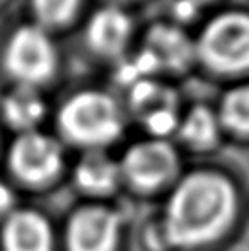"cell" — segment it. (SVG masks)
Instances as JSON below:
<instances>
[{"mask_svg":"<svg viewBox=\"0 0 249 251\" xmlns=\"http://www.w3.org/2000/svg\"><path fill=\"white\" fill-rule=\"evenodd\" d=\"M118 215L104 207H86L70 219L67 241L70 251H113Z\"/></svg>","mask_w":249,"mask_h":251,"instance_id":"52a82bcc","label":"cell"},{"mask_svg":"<svg viewBox=\"0 0 249 251\" xmlns=\"http://www.w3.org/2000/svg\"><path fill=\"white\" fill-rule=\"evenodd\" d=\"M196 51L212 69H249V14L226 12L213 17L200 34Z\"/></svg>","mask_w":249,"mask_h":251,"instance_id":"3957f363","label":"cell"},{"mask_svg":"<svg viewBox=\"0 0 249 251\" xmlns=\"http://www.w3.org/2000/svg\"><path fill=\"white\" fill-rule=\"evenodd\" d=\"M14 205V195L9 186L0 183V214H10V208Z\"/></svg>","mask_w":249,"mask_h":251,"instance_id":"e0dca14e","label":"cell"},{"mask_svg":"<svg viewBox=\"0 0 249 251\" xmlns=\"http://www.w3.org/2000/svg\"><path fill=\"white\" fill-rule=\"evenodd\" d=\"M222 120L229 128L249 133V86L232 89L222 102Z\"/></svg>","mask_w":249,"mask_h":251,"instance_id":"9a60e30c","label":"cell"},{"mask_svg":"<svg viewBox=\"0 0 249 251\" xmlns=\"http://www.w3.org/2000/svg\"><path fill=\"white\" fill-rule=\"evenodd\" d=\"M5 65L23 86L43 82L51 77L57 67L53 41L38 26L21 27L7 45Z\"/></svg>","mask_w":249,"mask_h":251,"instance_id":"277c9868","label":"cell"},{"mask_svg":"<svg viewBox=\"0 0 249 251\" xmlns=\"http://www.w3.org/2000/svg\"><path fill=\"white\" fill-rule=\"evenodd\" d=\"M174 12H176V16L180 17V19H189V17L195 14L193 0H181L176 5V9H174Z\"/></svg>","mask_w":249,"mask_h":251,"instance_id":"ac0fdd59","label":"cell"},{"mask_svg":"<svg viewBox=\"0 0 249 251\" xmlns=\"http://www.w3.org/2000/svg\"><path fill=\"white\" fill-rule=\"evenodd\" d=\"M2 245L5 251H50V226L36 212H12L3 226Z\"/></svg>","mask_w":249,"mask_h":251,"instance_id":"30bf717a","label":"cell"},{"mask_svg":"<svg viewBox=\"0 0 249 251\" xmlns=\"http://www.w3.org/2000/svg\"><path fill=\"white\" fill-rule=\"evenodd\" d=\"M234 207L236 195L224 176L193 173L178 185L171 197L164 232L178 246L210 241L227 226Z\"/></svg>","mask_w":249,"mask_h":251,"instance_id":"6da1fadb","label":"cell"},{"mask_svg":"<svg viewBox=\"0 0 249 251\" xmlns=\"http://www.w3.org/2000/svg\"><path fill=\"white\" fill-rule=\"evenodd\" d=\"M133 111L156 135H166L176 126V96L169 87L150 79L132 86L130 96Z\"/></svg>","mask_w":249,"mask_h":251,"instance_id":"ba28073f","label":"cell"},{"mask_svg":"<svg viewBox=\"0 0 249 251\" xmlns=\"http://www.w3.org/2000/svg\"><path fill=\"white\" fill-rule=\"evenodd\" d=\"M145 50L157 63V69L183 70L191 63L196 47L180 27L157 24L147 34Z\"/></svg>","mask_w":249,"mask_h":251,"instance_id":"9c48e42d","label":"cell"},{"mask_svg":"<svg viewBox=\"0 0 249 251\" xmlns=\"http://www.w3.org/2000/svg\"><path fill=\"white\" fill-rule=\"evenodd\" d=\"M178 164L176 152L162 140H147L133 146L125 154L121 169L136 186L152 188L166 181Z\"/></svg>","mask_w":249,"mask_h":251,"instance_id":"8992f818","label":"cell"},{"mask_svg":"<svg viewBox=\"0 0 249 251\" xmlns=\"http://www.w3.org/2000/svg\"><path fill=\"white\" fill-rule=\"evenodd\" d=\"M45 102L33 86L14 89L3 101V116L16 128L29 132L43 118Z\"/></svg>","mask_w":249,"mask_h":251,"instance_id":"7c38bea8","label":"cell"},{"mask_svg":"<svg viewBox=\"0 0 249 251\" xmlns=\"http://www.w3.org/2000/svg\"><path fill=\"white\" fill-rule=\"evenodd\" d=\"M183 139L195 147L213 146L219 135V123L217 118L208 108L196 106L188 113L181 126Z\"/></svg>","mask_w":249,"mask_h":251,"instance_id":"5bb4252c","label":"cell"},{"mask_svg":"<svg viewBox=\"0 0 249 251\" xmlns=\"http://www.w3.org/2000/svg\"><path fill=\"white\" fill-rule=\"evenodd\" d=\"M62 151L57 140L40 132H23L10 149V168L21 179L41 183L60 169Z\"/></svg>","mask_w":249,"mask_h":251,"instance_id":"5b68a950","label":"cell"},{"mask_svg":"<svg viewBox=\"0 0 249 251\" xmlns=\"http://www.w3.org/2000/svg\"><path fill=\"white\" fill-rule=\"evenodd\" d=\"M132 23L118 7H103L87 24V41L97 53L116 55L125 48L130 38Z\"/></svg>","mask_w":249,"mask_h":251,"instance_id":"8fae6325","label":"cell"},{"mask_svg":"<svg viewBox=\"0 0 249 251\" xmlns=\"http://www.w3.org/2000/svg\"><path fill=\"white\" fill-rule=\"evenodd\" d=\"M79 0H33L34 14L43 24L58 26L73 16Z\"/></svg>","mask_w":249,"mask_h":251,"instance_id":"2e32d148","label":"cell"},{"mask_svg":"<svg viewBox=\"0 0 249 251\" xmlns=\"http://www.w3.org/2000/svg\"><path fill=\"white\" fill-rule=\"evenodd\" d=\"M118 166L101 152L84 155L75 169V179L84 190L94 193L110 192L118 179Z\"/></svg>","mask_w":249,"mask_h":251,"instance_id":"4fadbf2b","label":"cell"},{"mask_svg":"<svg viewBox=\"0 0 249 251\" xmlns=\"http://www.w3.org/2000/svg\"><path fill=\"white\" fill-rule=\"evenodd\" d=\"M60 128L68 139L86 146H103L116 139L123 126L118 104L108 94L86 91L65 102Z\"/></svg>","mask_w":249,"mask_h":251,"instance_id":"7a4b0ae2","label":"cell"}]
</instances>
